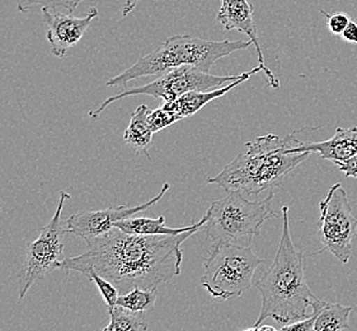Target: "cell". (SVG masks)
<instances>
[{
  "mask_svg": "<svg viewBox=\"0 0 357 331\" xmlns=\"http://www.w3.org/2000/svg\"><path fill=\"white\" fill-rule=\"evenodd\" d=\"M321 218L318 240L321 251H328L343 264H347L352 253V241L357 235V218L352 213L350 199L342 184L331 187L319 203Z\"/></svg>",
  "mask_w": 357,
  "mask_h": 331,
  "instance_id": "9c48e42d",
  "label": "cell"
},
{
  "mask_svg": "<svg viewBox=\"0 0 357 331\" xmlns=\"http://www.w3.org/2000/svg\"><path fill=\"white\" fill-rule=\"evenodd\" d=\"M206 221L205 214L193 228L178 235H131L114 227L86 241V252L65 258L63 270L94 272L111 281L122 295L134 288H158L179 275L183 260L181 246L202 230Z\"/></svg>",
  "mask_w": 357,
  "mask_h": 331,
  "instance_id": "6da1fadb",
  "label": "cell"
},
{
  "mask_svg": "<svg viewBox=\"0 0 357 331\" xmlns=\"http://www.w3.org/2000/svg\"><path fill=\"white\" fill-rule=\"evenodd\" d=\"M321 300H317L315 301L314 304H313V315L312 316L307 317V318H303V320H299V321H295V323H291V324L284 325L282 328H281V330L284 331H312L314 330V324H315V318H317V315H318V311H319V307H321Z\"/></svg>",
  "mask_w": 357,
  "mask_h": 331,
  "instance_id": "cb8c5ba5",
  "label": "cell"
},
{
  "mask_svg": "<svg viewBox=\"0 0 357 331\" xmlns=\"http://www.w3.org/2000/svg\"><path fill=\"white\" fill-rule=\"evenodd\" d=\"M335 165L347 177L357 179V153L355 156H352L350 159H344V161H336Z\"/></svg>",
  "mask_w": 357,
  "mask_h": 331,
  "instance_id": "d4e9b609",
  "label": "cell"
},
{
  "mask_svg": "<svg viewBox=\"0 0 357 331\" xmlns=\"http://www.w3.org/2000/svg\"><path fill=\"white\" fill-rule=\"evenodd\" d=\"M294 152L318 153L321 159H329L333 162L350 159L357 153V126L337 128L335 135L328 140L301 143L294 148Z\"/></svg>",
  "mask_w": 357,
  "mask_h": 331,
  "instance_id": "5bb4252c",
  "label": "cell"
},
{
  "mask_svg": "<svg viewBox=\"0 0 357 331\" xmlns=\"http://www.w3.org/2000/svg\"><path fill=\"white\" fill-rule=\"evenodd\" d=\"M157 289H131L119 297L117 304L135 312L154 310L157 302Z\"/></svg>",
  "mask_w": 357,
  "mask_h": 331,
  "instance_id": "d6986e66",
  "label": "cell"
},
{
  "mask_svg": "<svg viewBox=\"0 0 357 331\" xmlns=\"http://www.w3.org/2000/svg\"><path fill=\"white\" fill-rule=\"evenodd\" d=\"M148 123L151 125L153 133L155 134L160 130L167 129L168 126H171L172 124H174V122L165 108L160 106L157 110H151L148 115Z\"/></svg>",
  "mask_w": 357,
  "mask_h": 331,
  "instance_id": "7402d4cb",
  "label": "cell"
},
{
  "mask_svg": "<svg viewBox=\"0 0 357 331\" xmlns=\"http://www.w3.org/2000/svg\"><path fill=\"white\" fill-rule=\"evenodd\" d=\"M264 263L250 245L214 244L204 263L201 286L219 302L234 300L250 289L255 272Z\"/></svg>",
  "mask_w": 357,
  "mask_h": 331,
  "instance_id": "8992f818",
  "label": "cell"
},
{
  "mask_svg": "<svg viewBox=\"0 0 357 331\" xmlns=\"http://www.w3.org/2000/svg\"><path fill=\"white\" fill-rule=\"evenodd\" d=\"M109 324L103 329L105 331H145L148 325L144 321L143 312L128 310L116 304L108 309Z\"/></svg>",
  "mask_w": 357,
  "mask_h": 331,
  "instance_id": "ac0fdd59",
  "label": "cell"
},
{
  "mask_svg": "<svg viewBox=\"0 0 357 331\" xmlns=\"http://www.w3.org/2000/svg\"><path fill=\"white\" fill-rule=\"evenodd\" d=\"M253 13L255 7L250 4V0H222V7L219 9L216 18L224 26V29H238L245 36L250 37V41L257 51L258 65L264 69L268 84L273 89H279V78L264 64V52L258 38L257 27L255 23Z\"/></svg>",
  "mask_w": 357,
  "mask_h": 331,
  "instance_id": "7c38bea8",
  "label": "cell"
},
{
  "mask_svg": "<svg viewBox=\"0 0 357 331\" xmlns=\"http://www.w3.org/2000/svg\"><path fill=\"white\" fill-rule=\"evenodd\" d=\"M262 306L255 326L272 318L287 325L313 315L318 300L307 286L304 270V252L294 245L289 208L282 207V233L271 267L256 281Z\"/></svg>",
  "mask_w": 357,
  "mask_h": 331,
  "instance_id": "7a4b0ae2",
  "label": "cell"
},
{
  "mask_svg": "<svg viewBox=\"0 0 357 331\" xmlns=\"http://www.w3.org/2000/svg\"><path fill=\"white\" fill-rule=\"evenodd\" d=\"M84 0H18L17 9L22 13H27L35 8L49 9L61 13H72Z\"/></svg>",
  "mask_w": 357,
  "mask_h": 331,
  "instance_id": "ffe728a7",
  "label": "cell"
},
{
  "mask_svg": "<svg viewBox=\"0 0 357 331\" xmlns=\"http://www.w3.org/2000/svg\"><path fill=\"white\" fill-rule=\"evenodd\" d=\"M250 45H253L250 40L211 41L188 35L168 37L157 50L139 59L135 64L107 80L106 84L114 88H126L131 80L148 75L159 77L182 65H192L210 73L218 60L227 58L236 51L245 50Z\"/></svg>",
  "mask_w": 357,
  "mask_h": 331,
  "instance_id": "277c9868",
  "label": "cell"
},
{
  "mask_svg": "<svg viewBox=\"0 0 357 331\" xmlns=\"http://www.w3.org/2000/svg\"><path fill=\"white\" fill-rule=\"evenodd\" d=\"M351 307L340 303L321 301V307L315 318V331H340L349 328Z\"/></svg>",
  "mask_w": 357,
  "mask_h": 331,
  "instance_id": "e0dca14e",
  "label": "cell"
},
{
  "mask_svg": "<svg viewBox=\"0 0 357 331\" xmlns=\"http://www.w3.org/2000/svg\"><path fill=\"white\" fill-rule=\"evenodd\" d=\"M321 13L327 18V27H328L329 31L333 35H337V36H341V34H342L351 21L350 17L346 15V13H342V12L327 13L324 10H321Z\"/></svg>",
  "mask_w": 357,
  "mask_h": 331,
  "instance_id": "603a6c76",
  "label": "cell"
},
{
  "mask_svg": "<svg viewBox=\"0 0 357 331\" xmlns=\"http://www.w3.org/2000/svg\"><path fill=\"white\" fill-rule=\"evenodd\" d=\"M239 75H214L208 72H204L192 65H182L174 68L169 72L159 75L157 80H153L145 86L135 87L122 91L121 94H114L108 97L106 101L102 102L100 108L89 112V117L97 120L100 114L114 102L126 98L130 96L146 94L155 98H160L165 102L173 101L179 96L192 92V91H211L215 88L228 84L233 80H238Z\"/></svg>",
  "mask_w": 357,
  "mask_h": 331,
  "instance_id": "ba28073f",
  "label": "cell"
},
{
  "mask_svg": "<svg viewBox=\"0 0 357 331\" xmlns=\"http://www.w3.org/2000/svg\"><path fill=\"white\" fill-rule=\"evenodd\" d=\"M168 190H169V184L165 182L157 196H154L149 202L143 203L135 207L120 205V207H109L100 210H88V212L75 213L65 221V230L68 233L83 238L84 241L98 237L100 235H105L114 228V223L130 216H134L137 213L144 212L153 207L154 204H157Z\"/></svg>",
  "mask_w": 357,
  "mask_h": 331,
  "instance_id": "30bf717a",
  "label": "cell"
},
{
  "mask_svg": "<svg viewBox=\"0 0 357 331\" xmlns=\"http://www.w3.org/2000/svg\"><path fill=\"white\" fill-rule=\"evenodd\" d=\"M140 0H126L125 1V6L122 7V15L123 17H128V15L135 9L136 6L139 4Z\"/></svg>",
  "mask_w": 357,
  "mask_h": 331,
  "instance_id": "4316f807",
  "label": "cell"
},
{
  "mask_svg": "<svg viewBox=\"0 0 357 331\" xmlns=\"http://www.w3.org/2000/svg\"><path fill=\"white\" fill-rule=\"evenodd\" d=\"M341 37L346 43H354L357 45V23L355 21H350L347 27L344 29Z\"/></svg>",
  "mask_w": 357,
  "mask_h": 331,
  "instance_id": "484cf974",
  "label": "cell"
},
{
  "mask_svg": "<svg viewBox=\"0 0 357 331\" xmlns=\"http://www.w3.org/2000/svg\"><path fill=\"white\" fill-rule=\"evenodd\" d=\"M84 275L97 286V288L100 290V295L103 297V300H105V302L107 304L108 309H111V307H114V306L117 304V300L120 297V292H119V289L116 288L111 281H107L103 277H100L98 274L94 273V272H88Z\"/></svg>",
  "mask_w": 357,
  "mask_h": 331,
  "instance_id": "44dd1931",
  "label": "cell"
},
{
  "mask_svg": "<svg viewBox=\"0 0 357 331\" xmlns=\"http://www.w3.org/2000/svg\"><path fill=\"white\" fill-rule=\"evenodd\" d=\"M114 227L123 230L126 233H131V235L151 236V235H178V233L193 228L195 223L187 226V227H182V228H171V227L165 226V218L163 216L155 218V219L130 216V218L114 223Z\"/></svg>",
  "mask_w": 357,
  "mask_h": 331,
  "instance_id": "2e32d148",
  "label": "cell"
},
{
  "mask_svg": "<svg viewBox=\"0 0 357 331\" xmlns=\"http://www.w3.org/2000/svg\"><path fill=\"white\" fill-rule=\"evenodd\" d=\"M59 195L60 199L52 219L40 230L38 237L26 247V255L18 278L20 301L26 297L37 281L56 269H63L65 260L63 240L68 232L61 222V214L65 203L70 199V194L60 190Z\"/></svg>",
  "mask_w": 357,
  "mask_h": 331,
  "instance_id": "52a82bcc",
  "label": "cell"
},
{
  "mask_svg": "<svg viewBox=\"0 0 357 331\" xmlns=\"http://www.w3.org/2000/svg\"><path fill=\"white\" fill-rule=\"evenodd\" d=\"M264 72V69L258 65L255 69H252L250 72L242 73L241 77L238 80H233L228 83L227 86L219 87L211 91H192V92H187L177 97L173 101L165 102L162 105V108L171 115L174 123H177L182 119H187L195 115L196 112H199L201 108L206 106L207 103L214 101L219 97H222L224 94H229L231 89H234L236 87L242 84L245 80H250V77L256 73Z\"/></svg>",
  "mask_w": 357,
  "mask_h": 331,
  "instance_id": "4fadbf2b",
  "label": "cell"
},
{
  "mask_svg": "<svg viewBox=\"0 0 357 331\" xmlns=\"http://www.w3.org/2000/svg\"><path fill=\"white\" fill-rule=\"evenodd\" d=\"M298 133L284 138L267 134L248 142L245 152L225 166L222 172L207 177V182L227 191L236 190L253 198L281 186L286 176L312 154L309 152H294L295 147L303 143L295 138Z\"/></svg>",
  "mask_w": 357,
  "mask_h": 331,
  "instance_id": "3957f363",
  "label": "cell"
},
{
  "mask_svg": "<svg viewBox=\"0 0 357 331\" xmlns=\"http://www.w3.org/2000/svg\"><path fill=\"white\" fill-rule=\"evenodd\" d=\"M41 13L43 22L47 26L46 38L50 43L51 54L63 59L68 50L86 35L92 21L98 15V9L91 8L83 17H74L72 13H61L49 9H41Z\"/></svg>",
  "mask_w": 357,
  "mask_h": 331,
  "instance_id": "8fae6325",
  "label": "cell"
},
{
  "mask_svg": "<svg viewBox=\"0 0 357 331\" xmlns=\"http://www.w3.org/2000/svg\"><path fill=\"white\" fill-rule=\"evenodd\" d=\"M273 190L262 200L245 199L242 191H228L225 198L210 204L202 230L213 244H238L245 240L247 245H250L262 224L272 216H278L273 212Z\"/></svg>",
  "mask_w": 357,
  "mask_h": 331,
  "instance_id": "5b68a950",
  "label": "cell"
},
{
  "mask_svg": "<svg viewBox=\"0 0 357 331\" xmlns=\"http://www.w3.org/2000/svg\"><path fill=\"white\" fill-rule=\"evenodd\" d=\"M151 112V108L146 105H140L136 108L135 111L131 115L129 126L123 133V140L129 145L130 148L136 153H144L146 157H149V145L153 140V130L148 123V115Z\"/></svg>",
  "mask_w": 357,
  "mask_h": 331,
  "instance_id": "9a60e30c",
  "label": "cell"
}]
</instances>
